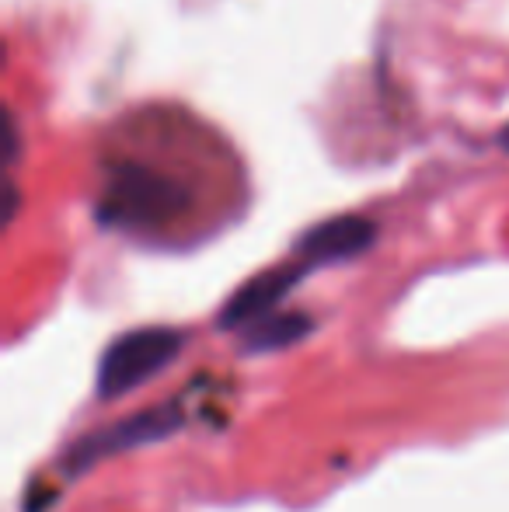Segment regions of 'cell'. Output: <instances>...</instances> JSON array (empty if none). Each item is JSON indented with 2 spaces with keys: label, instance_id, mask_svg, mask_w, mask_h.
Returning a JSON list of instances; mask_svg holds the SVG:
<instances>
[{
  "label": "cell",
  "instance_id": "obj_2",
  "mask_svg": "<svg viewBox=\"0 0 509 512\" xmlns=\"http://www.w3.org/2000/svg\"><path fill=\"white\" fill-rule=\"evenodd\" d=\"M185 335L175 328H136L119 335L98 359V398L116 401L161 377L182 356Z\"/></svg>",
  "mask_w": 509,
  "mask_h": 512
},
{
  "label": "cell",
  "instance_id": "obj_5",
  "mask_svg": "<svg viewBox=\"0 0 509 512\" xmlns=\"http://www.w3.org/2000/svg\"><path fill=\"white\" fill-rule=\"evenodd\" d=\"M311 331V321L304 314H265L262 321L248 324L245 352H276L300 342Z\"/></svg>",
  "mask_w": 509,
  "mask_h": 512
},
{
  "label": "cell",
  "instance_id": "obj_4",
  "mask_svg": "<svg viewBox=\"0 0 509 512\" xmlns=\"http://www.w3.org/2000/svg\"><path fill=\"white\" fill-rule=\"evenodd\" d=\"M377 237V227L360 216H339V220H328L321 227H314L311 234L300 241V258H304L307 269L314 265H332L342 258H353L360 251H367Z\"/></svg>",
  "mask_w": 509,
  "mask_h": 512
},
{
  "label": "cell",
  "instance_id": "obj_6",
  "mask_svg": "<svg viewBox=\"0 0 509 512\" xmlns=\"http://www.w3.org/2000/svg\"><path fill=\"white\" fill-rule=\"evenodd\" d=\"M503 147H506V150H509V126H506V129H503Z\"/></svg>",
  "mask_w": 509,
  "mask_h": 512
},
{
  "label": "cell",
  "instance_id": "obj_3",
  "mask_svg": "<svg viewBox=\"0 0 509 512\" xmlns=\"http://www.w3.org/2000/svg\"><path fill=\"white\" fill-rule=\"evenodd\" d=\"M182 425H185V415H182V408H178V401L161 405V408L136 411V415L123 418V422L91 432L81 443L70 446L67 457H63V471H67V478H77V474L91 471L98 460L112 457V453H123V450H136V446H147V443H161L164 436L178 432Z\"/></svg>",
  "mask_w": 509,
  "mask_h": 512
},
{
  "label": "cell",
  "instance_id": "obj_1",
  "mask_svg": "<svg viewBox=\"0 0 509 512\" xmlns=\"http://www.w3.org/2000/svg\"><path fill=\"white\" fill-rule=\"evenodd\" d=\"M98 147V220L123 234H178L241 189L231 140L175 102L129 108Z\"/></svg>",
  "mask_w": 509,
  "mask_h": 512
}]
</instances>
